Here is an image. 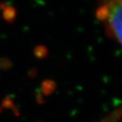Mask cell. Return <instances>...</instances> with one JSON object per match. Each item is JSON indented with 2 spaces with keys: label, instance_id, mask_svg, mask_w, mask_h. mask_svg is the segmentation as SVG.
<instances>
[{
  "label": "cell",
  "instance_id": "1",
  "mask_svg": "<svg viewBox=\"0 0 122 122\" xmlns=\"http://www.w3.org/2000/svg\"><path fill=\"white\" fill-rule=\"evenodd\" d=\"M96 16L108 34L122 45V0H101Z\"/></svg>",
  "mask_w": 122,
  "mask_h": 122
},
{
  "label": "cell",
  "instance_id": "2",
  "mask_svg": "<svg viewBox=\"0 0 122 122\" xmlns=\"http://www.w3.org/2000/svg\"><path fill=\"white\" fill-rule=\"evenodd\" d=\"M121 113V112H119V111L115 112L114 113H113L110 117L103 120L102 122H116V120H117V118H119V117H120Z\"/></svg>",
  "mask_w": 122,
  "mask_h": 122
}]
</instances>
